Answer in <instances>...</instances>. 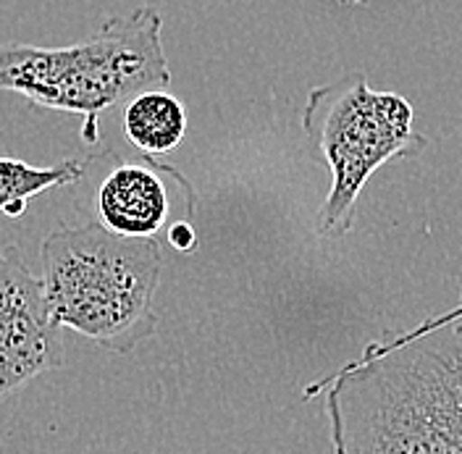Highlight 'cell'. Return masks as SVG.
<instances>
[{"instance_id": "2", "label": "cell", "mask_w": 462, "mask_h": 454, "mask_svg": "<svg viewBox=\"0 0 462 454\" xmlns=\"http://www.w3.org/2000/svg\"><path fill=\"white\" fill-rule=\"evenodd\" d=\"M42 286L58 326L111 352H132L158 329L152 308L163 255L152 239L97 224L60 227L42 239Z\"/></svg>"}, {"instance_id": "9", "label": "cell", "mask_w": 462, "mask_h": 454, "mask_svg": "<svg viewBox=\"0 0 462 454\" xmlns=\"http://www.w3.org/2000/svg\"><path fill=\"white\" fill-rule=\"evenodd\" d=\"M462 320V302L457 308H452V310L447 312H439V315H433L429 320H423L420 326H415L412 331H404L400 337H394V339L389 341H374V344H368L365 349H363V355H378V352H386V349H394V347H400L404 341L410 339H418V337H423V334H431L436 329H444V326H452V323H457Z\"/></svg>"}, {"instance_id": "4", "label": "cell", "mask_w": 462, "mask_h": 454, "mask_svg": "<svg viewBox=\"0 0 462 454\" xmlns=\"http://www.w3.org/2000/svg\"><path fill=\"white\" fill-rule=\"evenodd\" d=\"M302 129L331 169V190L316 218L323 236L352 228L355 205L374 171L426 147V137L412 126V106L402 95L371 89L357 71L310 92Z\"/></svg>"}, {"instance_id": "1", "label": "cell", "mask_w": 462, "mask_h": 454, "mask_svg": "<svg viewBox=\"0 0 462 454\" xmlns=\"http://www.w3.org/2000/svg\"><path fill=\"white\" fill-rule=\"evenodd\" d=\"M334 454H462V323L360 355L316 381Z\"/></svg>"}, {"instance_id": "8", "label": "cell", "mask_w": 462, "mask_h": 454, "mask_svg": "<svg viewBox=\"0 0 462 454\" xmlns=\"http://www.w3.org/2000/svg\"><path fill=\"white\" fill-rule=\"evenodd\" d=\"M85 176V163L69 158L56 166H29L19 158H0V216L19 218L27 210L29 199L48 190L77 184Z\"/></svg>"}, {"instance_id": "5", "label": "cell", "mask_w": 462, "mask_h": 454, "mask_svg": "<svg viewBox=\"0 0 462 454\" xmlns=\"http://www.w3.org/2000/svg\"><path fill=\"white\" fill-rule=\"evenodd\" d=\"M106 171L92 187L95 224L129 239L171 242L176 228L192 227L198 195L192 184L166 163L144 155L143 163L108 155Z\"/></svg>"}, {"instance_id": "3", "label": "cell", "mask_w": 462, "mask_h": 454, "mask_svg": "<svg viewBox=\"0 0 462 454\" xmlns=\"http://www.w3.org/2000/svg\"><path fill=\"white\" fill-rule=\"evenodd\" d=\"M171 69L163 51V16L152 5L111 16L89 40L63 48L3 45L0 89L32 106L85 118L82 137H97V116L144 89H166Z\"/></svg>"}, {"instance_id": "10", "label": "cell", "mask_w": 462, "mask_h": 454, "mask_svg": "<svg viewBox=\"0 0 462 454\" xmlns=\"http://www.w3.org/2000/svg\"><path fill=\"white\" fill-rule=\"evenodd\" d=\"M349 3H357V5H368V0H349Z\"/></svg>"}, {"instance_id": "6", "label": "cell", "mask_w": 462, "mask_h": 454, "mask_svg": "<svg viewBox=\"0 0 462 454\" xmlns=\"http://www.w3.org/2000/svg\"><path fill=\"white\" fill-rule=\"evenodd\" d=\"M63 366L60 326L19 245L0 250V402Z\"/></svg>"}, {"instance_id": "7", "label": "cell", "mask_w": 462, "mask_h": 454, "mask_svg": "<svg viewBox=\"0 0 462 454\" xmlns=\"http://www.w3.org/2000/svg\"><path fill=\"white\" fill-rule=\"evenodd\" d=\"M121 118L126 140L147 158L171 153L187 132L184 106L166 89H144L134 95Z\"/></svg>"}]
</instances>
